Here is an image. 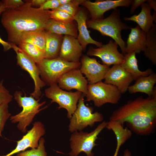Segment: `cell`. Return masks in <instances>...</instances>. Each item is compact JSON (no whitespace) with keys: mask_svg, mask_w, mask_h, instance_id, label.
Listing matches in <instances>:
<instances>
[{"mask_svg":"<svg viewBox=\"0 0 156 156\" xmlns=\"http://www.w3.org/2000/svg\"><path fill=\"white\" fill-rule=\"evenodd\" d=\"M109 121L123 126L126 122L136 134L148 135L155 129L156 123V89L152 96H140L129 100L114 111Z\"/></svg>","mask_w":156,"mask_h":156,"instance_id":"6da1fadb","label":"cell"},{"mask_svg":"<svg viewBox=\"0 0 156 156\" xmlns=\"http://www.w3.org/2000/svg\"><path fill=\"white\" fill-rule=\"evenodd\" d=\"M50 18L49 10L34 8L27 1L19 7L6 9L1 14V22L8 42L18 45L23 33L45 30Z\"/></svg>","mask_w":156,"mask_h":156,"instance_id":"7a4b0ae2","label":"cell"},{"mask_svg":"<svg viewBox=\"0 0 156 156\" xmlns=\"http://www.w3.org/2000/svg\"><path fill=\"white\" fill-rule=\"evenodd\" d=\"M119 10L115 9L107 18L102 19L87 20L86 25L89 28L98 31L103 36L110 37L120 47L122 54L126 53V44L121 36L123 30L130 29L131 27L123 22L120 19Z\"/></svg>","mask_w":156,"mask_h":156,"instance_id":"3957f363","label":"cell"},{"mask_svg":"<svg viewBox=\"0 0 156 156\" xmlns=\"http://www.w3.org/2000/svg\"><path fill=\"white\" fill-rule=\"evenodd\" d=\"M21 91H16L14 94V99L19 106L23 108L17 114L11 116L10 120L13 123H18L17 127L22 132L25 133L27 128L35 116L42 110L47 107L46 106L40 109L45 104V101L39 102L40 99H36L32 96H23Z\"/></svg>","mask_w":156,"mask_h":156,"instance_id":"277c9868","label":"cell"},{"mask_svg":"<svg viewBox=\"0 0 156 156\" xmlns=\"http://www.w3.org/2000/svg\"><path fill=\"white\" fill-rule=\"evenodd\" d=\"M42 79L48 86L57 83L60 78L67 72L73 69H79L81 62H69L59 57L53 59L44 58L36 64Z\"/></svg>","mask_w":156,"mask_h":156,"instance_id":"5b68a950","label":"cell"},{"mask_svg":"<svg viewBox=\"0 0 156 156\" xmlns=\"http://www.w3.org/2000/svg\"><path fill=\"white\" fill-rule=\"evenodd\" d=\"M107 122H103L92 131L88 133L83 131H76L73 133L70 139L71 151L69 153L70 156H77L83 152L87 156H93V148L97 145L95 144L98 135L106 127Z\"/></svg>","mask_w":156,"mask_h":156,"instance_id":"8992f818","label":"cell"},{"mask_svg":"<svg viewBox=\"0 0 156 156\" xmlns=\"http://www.w3.org/2000/svg\"><path fill=\"white\" fill-rule=\"evenodd\" d=\"M121 96V93L116 86L101 81L88 84L85 96L86 101H92L95 106L100 107L106 103H117Z\"/></svg>","mask_w":156,"mask_h":156,"instance_id":"52a82bcc","label":"cell"},{"mask_svg":"<svg viewBox=\"0 0 156 156\" xmlns=\"http://www.w3.org/2000/svg\"><path fill=\"white\" fill-rule=\"evenodd\" d=\"M82 94L79 99L75 111L70 119L69 131L73 133L82 131L88 126L92 127L95 123L103 120L102 114L98 112L93 113V108L86 106L84 104V97Z\"/></svg>","mask_w":156,"mask_h":156,"instance_id":"ba28073f","label":"cell"},{"mask_svg":"<svg viewBox=\"0 0 156 156\" xmlns=\"http://www.w3.org/2000/svg\"><path fill=\"white\" fill-rule=\"evenodd\" d=\"M46 96L51 100V103L58 104V109L64 108L67 111L70 119L77 108V104L82 93L79 91L68 92L60 88L57 84H52L45 90Z\"/></svg>","mask_w":156,"mask_h":156,"instance_id":"9c48e42d","label":"cell"},{"mask_svg":"<svg viewBox=\"0 0 156 156\" xmlns=\"http://www.w3.org/2000/svg\"><path fill=\"white\" fill-rule=\"evenodd\" d=\"M12 43V48L16 54L17 65L28 72L34 81V90L30 95L38 99L42 94L41 89L46 84L40 77V73L36 64L16 45Z\"/></svg>","mask_w":156,"mask_h":156,"instance_id":"30bf717a","label":"cell"},{"mask_svg":"<svg viewBox=\"0 0 156 156\" xmlns=\"http://www.w3.org/2000/svg\"><path fill=\"white\" fill-rule=\"evenodd\" d=\"M118 45L110 40L108 43L97 48H90L87 52L88 55L100 58L103 64L108 66L112 65H121L123 63L124 55L118 49Z\"/></svg>","mask_w":156,"mask_h":156,"instance_id":"8fae6325","label":"cell"},{"mask_svg":"<svg viewBox=\"0 0 156 156\" xmlns=\"http://www.w3.org/2000/svg\"><path fill=\"white\" fill-rule=\"evenodd\" d=\"M80 70L87 78L89 84H94L104 79L109 66L98 62L95 58L83 55L81 59Z\"/></svg>","mask_w":156,"mask_h":156,"instance_id":"7c38bea8","label":"cell"},{"mask_svg":"<svg viewBox=\"0 0 156 156\" xmlns=\"http://www.w3.org/2000/svg\"><path fill=\"white\" fill-rule=\"evenodd\" d=\"M132 0H97L94 2L85 0L81 4L89 11L91 20L103 18L106 11L118 7H128L131 4Z\"/></svg>","mask_w":156,"mask_h":156,"instance_id":"4fadbf2b","label":"cell"},{"mask_svg":"<svg viewBox=\"0 0 156 156\" xmlns=\"http://www.w3.org/2000/svg\"><path fill=\"white\" fill-rule=\"evenodd\" d=\"M45 133V130L42 123L40 121L35 122L32 128L27 131L21 139L17 142V145L14 149L6 155L0 156H11L24 151L29 148H37L38 146L39 140Z\"/></svg>","mask_w":156,"mask_h":156,"instance_id":"5bb4252c","label":"cell"},{"mask_svg":"<svg viewBox=\"0 0 156 156\" xmlns=\"http://www.w3.org/2000/svg\"><path fill=\"white\" fill-rule=\"evenodd\" d=\"M88 81L79 69L71 70L62 75L58 79L59 87L62 90L75 89L86 96L87 92Z\"/></svg>","mask_w":156,"mask_h":156,"instance_id":"9a60e30c","label":"cell"},{"mask_svg":"<svg viewBox=\"0 0 156 156\" xmlns=\"http://www.w3.org/2000/svg\"><path fill=\"white\" fill-rule=\"evenodd\" d=\"M104 79V83L116 86L121 94L127 91L133 80L131 75L118 65L110 68Z\"/></svg>","mask_w":156,"mask_h":156,"instance_id":"2e32d148","label":"cell"},{"mask_svg":"<svg viewBox=\"0 0 156 156\" xmlns=\"http://www.w3.org/2000/svg\"><path fill=\"white\" fill-rule=\"evenodd\" d=\"M83 50L77 38L65 35L63 37L58 57L69 62H79Z\"/></svg>","mask_w":156,"mask_h":156,"instance_id":"e0dca14e","label":"cell"},{"mask_svg":"<svg viewBox=\"0 0 156 156\" xmlns=\"http://www.w3.org/2000/svg\"><path fill=\"white\" fill-rule=\"evenodd\" d=\"M74 18L77 23L79 32L77 38L83 50L89 44H95L99 47H101L103 45L102 42L94 40L90 36L86 25L87 16L84 11L79 9Z\"/></svg>","mask_w":156,"mask_h":156,"instance_id":"ac0fdd59","label":"cell"},{"mask_svg":"<svg viewBox=\"0 0 156 156\" xmlns=\"http://www.w3.org/2000/svg\"><path fill=\"white\" fill-rule=\"evenodd\" d=\"M130 29L126 45V53L133 52L139 53L143 51L146 42V33L138 25L134 28L131 27Z\"/></svg>","mask_w":156,"mask_h":156,"instance_id":"d6986e66","label":"cell"},{"mask_svg":"<svg viewBox=\"0 0 156 156\" xmlns=\"http://www.w3.org/2000/svg\"><path fill=\"white\" fill-rule=\"evenodd\" d=\"M156 83V74L153 72L148 76L138 78L134 84L129 86L128 90L131 94L140 92L145 93L151 97L156 88L154 87Z\"/></svg>","mask_w":156,"mask_h":156,"instance_id":"ffe728a7","label":"cell"},{"mask_svg":"<svg viewBox=\"0 0 156 156\" xmlns=\"http://www.w3.org/2000/svg\"><path fill=\"white\" fill-rule=\"evenodd\" d=\"M141 6V11L138 14H135L130 17H125L124 19L125 21L136 22L140 29L146 33L154 25L153 18L151 13L152 9L147 3H144Z\"/></svg>","mask_w":156,"mask_h":156,"instance_id":"44dd1931","label":"cell"},{"mask_svg":"<svg viewBox=\"0 0 156 156\" xmlns=\"http://www.w3.org/2000/svg\"><path fill=\"white\" fill-rule=\"evenodd\" d=\"M136 54L135 52L126 53L124 55V61L120 65L131 75L133 80H135L140 77L147 76L153 73V70L150 68L144 71L139 69Z\"/></svg>","mask_w":156,"mask_h":156,"instance_id":"7402d4cb","label":"cell"},{"mask_svg":"<svg viewBox=\"0 0 156 156\" xmlns=\"http://www.w3.org/2000/svg\"><path fill=\"white\" fill-rule=\"evenodd\" d=\"M45 30L59 35L71 36L76 38L78 36L77 28L73 22L64 23L50 18L47 23Z\"/></svg>","mask_w":156,"mask_h":156,"instance_id":"603a6c76","label":"cell"},{"mask_svg":"<svg viewBox=\"0 0 156 156\" xmlns=\"http://www.w3.org/2000/svg\"><path fill=\"white\" fill-rule=\"evenodd\" d=\"M45 33L46 41L45 58L53 59L58 57L63 39L62 35L46 31Z\"/></svg>","mask_w":156,"mask_h":156,"instance_id":"cb8c5ba5","label":"cell"},{"mask_svg":"<svg viewBox=\"0 0 156 156\" xmlns=\"http://www.w3.org/2000/svg\"><path fill=\"white\" fill-rule=\"evenodd\" d=\"M46 41L45 30L34 31L23 33L20 36L19 43L25 42L32 44L38 47L45 54Z\"/></svg>","mask_w":156,"mask_h":156,"instance_id":"d4e9b609","label":"cell"},{"mask_svg":"<svg viewBox=\"0 0 156 156\" xmlns=\"http://www.w3.org/2000/svg\"><path fill=\"white\" fill-rule=\"evenodd\" d=\"M146 40L144 49L145 56L154 65L156 64V25L154 24L151 29L146 33Z\"/></svg>","mask_w":156,"mask_h":156,"instance_id":"484cf974","label":"cell"},{"mask_svg":"<svg viewBox=\"0 0 156 156\" xmlns=\"http://www.w3.org/2000/svg\"><path fill=\"white\" fill-rule=\"evenodd\" d=\"M18 45V47L36 64L45 58L44 53L35 45L25 42H20Z\"/></svg>","mask_w":156,"mask_h":156,"instance_id":"4316f807","label":"cell"},{"mask_svg":"<svg viewBox=\"0 0 156 156\" xmlns=\"http://www.w3.org/2000/svg\"><path fill=\"white\" fill-rule=\"evenodd\" d=\"M44 138L41 137L39 141V145L37 148L20 152L18 153L16 156H47L45 150Z\"/></svg>","mask_w":156,"mask_h":156,"instance_id":"83f0119b","label":"cell"},{"mask_svg":"<svg viewBox=\"0 0 156 156\" xmlns=\"http://www.w3.org/2000/svg\"><path fill=\"white\" fill-rule=\"evenodd\" d=\"M50 18L55 21L66 23L73 22L74 16L61 10H49Z\"/></svg>","mask_w":156,"mask_h":156,"instance_id":"f1b7e54d","label":"cell"},{"mask_svg":"<svg viewBox=\"0 0 156 156\" xmlns=\"http://www.w3.org/2000/svg\"><path fill=\"white\" fill-rule=\"evenodd\" d=\"M85 0H71L69 3L60 5L55 10L63 11L74 16L79 10V6Z\"/></svg>","mask_w":156,"mask_h":156,"instance_id":"f546056e","label":"cell"},{"mask_svg":"<svg viewBox=\"0 0 156 156\" xmlns=\"http://www.w3.org/2000/svg\"><path fill=\"white\" fill-rule=\"evenodd\" d=\"M11 115L8 109V103H4L0 105V137H2V132L5 123Z\"/></svg>","mask_w":156,"mask_h":156,"instance_id":"4dcf8cb0","label":"cell"},{"mask_svg":"<svg viewBox=\"0 0 156 156\" xmlns=\"http://www.w3.org/2000/svg\"><path fill=\"white\" fill-rule=\"evenodd\" d=\"M3 81L2 80L0 82V105L4 103H9L13 98L12 95L3 85Z\"/></svg>","mask_w":156,"mask_h":156,"instance_id":"1f68e13d","label":"cell"},{"mask_svg":"<svg viewBox=\"0 0 156 156\" xmlns=\"http://www.w3.org/2000/svg\"><path fill=\"white\" fill-rule=\"evenodd\" d=\"M60 5L58 0H47L39 8L43 10H48L49 9L53 10H55Z\"/></svg>","mask_w":156,"mask_h":156,"instance_id":"d6a6232c","label":"cell"},{"mask_svg":"<svg viewBox=\"0 0 156 156\" xmlns=\"http://www.w3.org/2000/svg\"><path fill=\"white\" fill-rule=\"evenodd\" d=\"M1 1L5 5L6 9L18 7L25 3L21 0H3Z\"/></svg>","mask_w":156,"mask_h":156,"instance_id":"836d02e7","label":"cell"},{"mask_svg":"<svg viewBox=\"0 0 156 156\" xmlns=\"http://www.w3.org/2000/svg\"><path fill=\"white\" fill-rule=\"evenodd\" d=\"M146 1V0H132V6L130 10V13L133 14L138 7L141 6Z\"/></svg>","mask_w":156,"mask_h":156,"instance_id":"e575fe53","label":"cell"},{"mask_svg":"<svg viewBox=\"0 0 156 156\" xmlns=\"http://www.w3.org/2000/svg\"><path fill=\"white\" fill-rule=\"evenodd\" d=\"M0 44L3 48L4 52H6L12 48V43L3 40L0 36Z\"/></svg>","mask_w":156,"mask_h":156,"instance_id":"d590c367","label":"cell"},{"mask_svg":"<svg viewBox=\"0 0 156 156\" xmlns=\"http://www.w3.org/2000/svg\"><path fill=\"white\" fill-rule=\"evenodd\" d=\"M46 0H31L28 1L32 6H39V7L43 4L46 1Z\"/></svg>","mask_w":156,"mask_h":156,"instance_id":"8d00e7d4","label":"cell"},{"mask_svg":"<svg viewBox=\"0 0 156 156\" xmlns=\"http://www.w3.org/2000/svg\"><path fill=\"white\" fill-rule=\"evenodd\" d=\"M147 3L154 10V12L156 13V1L155 0H146Z\"/></svg>","mask_w":156,"mask_h":156,"instance_id":"74e56055","label":"cell"},{"mask_svg":"<svg viewBox=\"0 0 156 156\" xmlns=\"http://www.w3.org/2000/svg\"><path fill=\"white\" fill-rule=\"evenodd\" d=\"M123 144V142L120 140H117V146L113 156H117L119 149L121 145Z\"/></svg>","mask_w":156,"mask_h":156,"instance_id":"f35d334b","label":"cell"},{"mask_svg":"<svg viewBox=\"0 0 156 156\" xmlns=\"http://www.w3.org/2000/svg\"><path fill=\"white\" fill-rule=\"evenodd\" d=\"M71 0H58L60 5L68 3L70 2Z\"/></svg>","mask_w":156,"mask_h":156,"instance_id":"ab89813d","label":"cell"},{"mask_svg":"<svg viewBox=\"0 0 156 156\" xmlns=\"http://www.w3.org/2000/svg\"><path fill=\"white\" fill-rule=\"evenodd\" d=\"M122 156H131V153L129 150L126 149L125 150Z\"/></svg>","mask_w":156,"mask_h":156,"instance_id":"60d3db41","label":"cell"},{"mask_svg":"<svg viewBox=\"0 0 156 156\" xmlns=\"http://www.w3.org/2000/svg\"><path fill=\"white\" fill-rule=\"evenodd\" d=\"M5 9L6 8L5 5L3 4V5L0 7V15L2 13Z\"/></svg>","mask_w":156,"mask_h":156,"instance_id":"b9f144b4","label":"cell"},{"mask_svg":"<svg viewBox=\"0 0 156 156\" xmlns=\"http://www.w3.org/2000/svg\"><path fill=\"white\" fill-rule=\"evenodd\" d=\"M3 5V3L2 2L0 1V7H1Z\"/></svg>","mask_w":156,"mask_h":156,"instance_id":"7bdbcfd3","label":"cell"}]
</instances>
